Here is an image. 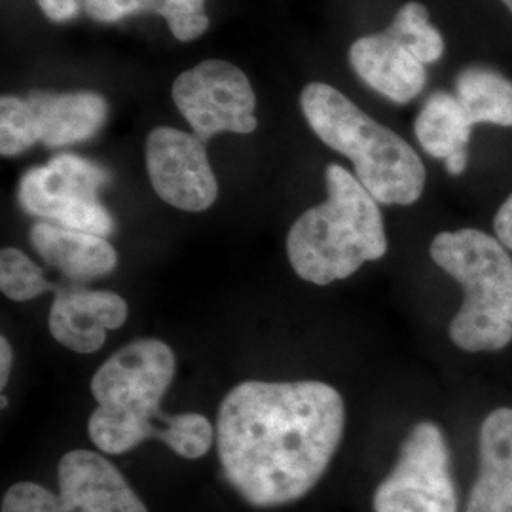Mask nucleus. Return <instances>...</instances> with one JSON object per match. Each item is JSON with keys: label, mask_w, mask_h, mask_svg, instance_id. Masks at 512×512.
Masks as SVG:
<instances>
[{"label": "nucleus", "mask_w": 512, "mask_h": 512, "mask_svg": "<svg viewBox=\"0 0 512 512\" xmlns=\"http://www.w3.org/2000/svg\"><path fill=\"white\" fill-rule=\"evenodd\" d=\"M344 425V399L332 385L243 382L220 403L222 475L258 509L294 503L327 473Z\"/></svg>", "instance_id": "1"}, {"label": "nucleus", "mask_w": 512, "mask_h": 512, "mask_svg": "<svg viewBox=\"0 0 512 512\" xmlns=\"http://www.w3.org/2000/svg\"><path fill=\"white\" fill-rule=\"evenodd\" d=\"M327 200L300 215L287 236L294 272L313 285L348 279L387 253L384 217L374 196L346 167L330 164Z\"/></svg>", "instance_id": "2"}, {"label": "nucleus", "mask_w": 512, "mask_h": 512, "mask_svg": "<svg viewBox=\"0 0 512 512\" xmlns=\"http://www.w3.org/2000/svg\"><path fill=\"white\" fill-rule=\"evenodd\" d=\"M300 107L315 135L351 160L355 177L376 202L412 205L420 200L425 165L401 135L323 82H311L302 90Z\"/></svg>", "instance_id": "3"}, {"label": "nucleus", "mask_w": 512, "mask_h": 512, "mask_svg": "<svg viewBox=\"0 0 512 512\" xmlns=\"http://www.w3.org/2000/svg\"><path fill=\"white\" fill-rule=\"evenodd\" d=\"M177 359L162 340H135L118 349L93 374L97 408L88 421L93 444L112 456L158 439L165 416L160 408L175 378Z\"/></svg>", "instance_id": "4"}, {"label": "nucleus", "mask_w": 512, "mask_h": 512, "mask_svg": "<svg viewBox=\"0 0 512 512\" xmlns=\"http://www.w3.org/2000/svg\"><path fill=\"white\" fill-rule=\"evenodd\" d=\"M431 258L463 287L450 338L463 351H499L512 340V256L499 239L463 228L440 232Z\"/></svg>", "instance_id": "5"}, {"label": "nucleus", "mask_w": 512, "mask_h": 512, "mask_svg": "<svg viewBox=\"0 0 512 512\" xmlns=\"http://www.w3.org/2000/svg\"><path fill=\"white\" fill-rule=\"evenodd\" d=\"M109 179L101 165L74 154H57L21 177L19 205L38 219L107 238L114 232V220L99 202V190Z\"/></svg>", "instance_id": "6"}, {"label": "nucleus", "mask_w": 512, "mask_h": 512, "mask_svg": "<svg viewBox=\"0 0 512 512\" xmlns=\"http://www.w3.org/2000/svg\"><path fill=\"white\" fill-rule=\"evenodd\" d=\"M372 507L374 512H458L450 454L437 423L421 421L412 429Z\"/></svg>", "instance_id": "7"}, {"label": "nucleus", "mask_w": 512, "mask_h": 512, "mask_svg": "<svg viewBox=\"0 0 512 512\" xmlns=\"http://www.w3.org/2000/svg\"><path fill=\"white\" fill-rule=\"evenodd\" d=\"M173 101L194 135L203 143L217 133H253L256 97L247 74L239 67L207 59L184 71L173 82Z\"/></svg>", "instance_id": "8"}, {"label": "nucleus", "mask_w": 512, "mask_h": 512, "mask_svg": "<svg viewBox=\"0 0 512 512\" xmlns=\"http://www.w3.org/2000/svg\"><path fill=\"white\" fill-rule=\"evenodd\" d=\"M147 171L160 200L188 213H202L219 196V183L198 135L156 128L147 139Z\"/></svg>", "instance_id": "9"}, {"label": "nucleus", "mask_w": 512, "mask_h": 512, "mask_svg": "<svg viewBox=\"0 0 512 512\" xmlns=\"http://www.w3.org/2000/svg\"><path fill=\"white\" fill-rule=\"evenodd\" d=\"M57 480L59 512H148L124 475L97 452L65 454Z\"/></svg>", "instance_id": "10"}, {"label": "nucleus", "mask_w": 512, "mask_h": 512, "mask_svg": "<svg viewBox=\"0 0 512 512\" xmlns=\"http://www.w3.org/2000/svg\"><path fill=\"white\" fill-rule=\"evenodd\" d=\"M128 302L112 291L67 287L55 291L48 327L63 348L93 353L105 346L107 332L128 321Z\"/></svg>", "instance_id": "11"}, {"label": "nucleus", "mask_w": 512, "mask_h": 512, "mask_svg": "<svg viewBox=\"0 0 512 512\" xmlns=\"http://www.w3.org/2000/svg\"><path fill=\"white\" fill-rule=\"evenodd\" d=\"M349 63L372 90L401 105L418 97L427 82L425 65L387 33L355 40Z\"/></svg>", "instance_id": "12"}, {"label": "nucleus", "mask_w": 512, "mask_h": 512, "mask_svg": "<svg viewBox=\"0 0 512 512\" xmlns=\"http://www.w3.org/2000/svg\"><path fill=\"white\" fill-rule=\"evenodd\" d=\"M478 461L465 512H512V408H497L482 421Z\"/></svg>", "instance_id": "13"}, {"label": "nucleus", "mask_w": 512, "mask_h": 512, "mask_svg": "<svg viewBox=\"0 0 512 512\" xmlns=\"http://www.w3.org/2000/svg\"><path fill=\"white\" fill-rule=\"evenodd\" d=\"M29 238L38 255L74 283L99 279L118 266L116 249L97 234L38 220Z\"/></svg>", "instance_id": "14"}, {"label": "nucleus", "mask_w": 512, "mask_h": 512, "mask_svg": "<svg viewBox=\"0 0 512 512\" xmlns=\"http://www.w3.org/2000/svg\"><path fill=\"white\" fill-rule=\"evenodd\" d=\"M37 116L40 143L59 148L93 137L107 120V101L92 92H33L27 97Z\"/></svg>", "instance_id": "15"}, {"label": "nucleus", "mask_w": 512, "mask_h": 512, "mask_svg": "<svg viewBox=\"0 0 512 512\" xmlns=\"http://www.w3.org/2000/svg\"><path fill=\"white\" fill-rule=\"evenodd\" d=\"M475 124L467 116L458 97L448 92L433 93L416 118V137L421 148L444 160L446 171L454 177L467 169V147Z\"/></svg>", "instance_id": "16"}, {"label": "nucleus", "mask_w": 512, "mask_h": 512, "mask_svg": "<svg viewBox=\"0 0 512 512\" xmlns=\"http://www.w3.org/2000/svg\"><path fill=\"white\" fill-rule=\"evenodd\" d=\"M456 97L471 122L512 128V80L490 67H467L456 80Z\"/></svg>", "instance_id": "17"}, {"label": "nucleus", "mask_w": 512, "mask_h": 512, "mask_svg": "<svg viewBox=\"0 0 512 512\" xmlns=\"http://www.w3.org/2000/svg\"><path fill=\"white\" fill-rule=\"evenodd\" d=\"M385 33L399 40L423 65L439 61L444 54V38L429 23V12L420 2H406Z\"/></svg>", "instance_id": "18"}, {"label": "nucleus", "mask_w": 512, "mask_h": 512, "mask_svg": "<svg viewBox=\"0 0 512 512\" xmlns=\"http://www.w3.org/2000/svg\"><path fill=\"white\" fill-rule=\"evenodd\" d=\"M0 291L14 302H29L40 294L55 293L37 264L16 247L0 253Z\"/></svg>", "instance_id": "19"}, {"label": "nucleus", "mask_w": 512, "mask_h": 512, "mask_svg": "<svg viewBox=\"0 0 512 512\" xmlns=\"http://www.w3.org/2000/svg\"><path fill=\"white\" fill-rule=\"evenodd\" d=\"M40 143L37 116L27 99L2 95L0 99V154L18 156Z\"/></svg>", "instance_id": "20"}, {"label": "nucleus", "mask_w": 512, "mask_h": 512, "mask_svg": "<svg viewBox=\"0 0 512 512\" xmlns=\"http://www.w3.org/2000/svg\"><path fill=\"white\" fill-rule=\"evenodd\" d=\"M217 437L215 427L202 414L186 412L177 416H165L160 439L175 454L184 459H200L209 452Z\"/></svg>", "instance_id": "21"}, {"label": "nucleus", "mask_w": 512, "mask_h": 512, "mask_svg": "<svg viewBox=\"0 0 512 512\" xmlns=\"http://www.w3.org/2000/svg\"><path fill=\"white\" fill-rule=\"evenodd\" d=\"M203 4L205 0H148L145 10L165 18L177 40L190 42L202 37L209 27Z\"/></svg>", "instance_id": "22"}, {"label": "nucleus", "mask_w": 512, "mask_h": 512, "mask_svg": "<svg viewBox=\"0 0 512 512\" xmlns=\"http://www.w3.org/2000/svg\"><path fill=\"white\" fill-rule=\"evenodd\" d=\"M2 512H59V497L35 482H19L4 494Z\"/></svg>", "instance_id": "23"}, {"label": "nucleus", "mask_w": 512, "mask_h": 512, "mask_svg": "<svg viewBox=\"0 0 512 512\" xmlns=\"http://www.w3.org/2000/svg\"><path fill=\"white\" fill-rule=\"evenodd\" d=\"M148 0H84V10L90 18L101 23H112L131 14L143 12Z\"/></svg>", "instance_id": "24"}, {"label": "nucleus", "mask_w": 512, "mask_h": 512, "mask_svg": "<svg viewBox=\"0 0 512 512\" xmlns=\"http://www.w3.org/2000/svg\"><path fill=\"white\" fill-rule=\"evenodd\" d=\"M40 10L52 21L73 19L80 10V0H37Z\"/></svg>", "instance_id": "25"}, {"label": "nucleus", "mask_w": 512, "mask_h": 512, "mask_svg": "<svg viewBox=\"0 0 512 512\" xmlns=\"http://www.w3.org/2000/svg\"><path fill=\"white\" fill-rule=\"evenodd\" d=\"M494 230L495 238L512 251V194L495 213Z\"/></svg>", "instance_id": "26"}, {"label": "nucleus", "mask_w": 512, "mask_h": 512, "mask_svg": "<svg viewBox=\"0 0 512 512\" xmlns=\"http://www.w3.org/2000/svg\"><path fill=\"white\" fill-rule=\"evenodd\" d=\"M12 346L8 342L6 336L0 338V387L8 384V376H10V368H12Z\"/></svg>", "instance_id": "27"}, {"label": "nucleus", "mask_w": 512, "mask_h": 512, "mask_svg": "<svg viewBox=\"0 0 512 512\" xmlns=\"http://www.w3.org/2000/svg\"><path fill=\"white\" fill-rule=\"evenodd\" d=\"M501 2H503V4L509 8V12L512 14V0H501Z\"/></svg>", "instance_id": "28"}]
</instances>
